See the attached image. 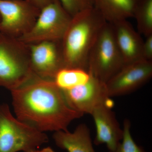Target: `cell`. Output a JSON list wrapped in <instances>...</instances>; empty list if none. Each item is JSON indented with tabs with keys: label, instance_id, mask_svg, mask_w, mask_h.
Returning a JSON list of instances; mask_svg holds the SVG:
<instances>
[{
	"label": "cell",
	"instance_id": "6da1fadb",
	"mask_svg": "<svg viewBox=\"0 0 152 152\" xmlns=\"http://www.w3.org/2000/svg\"><path fill=\"white\" fill-rule=\"evenodd\" d=\"M10 91L17 118L43 132L67 131L73 121L83 115L70 107L53 80L34 75Z\"/></svg>",
	"mask_w": 152,
	"mask_h": 152
},
{
	"label": "cell",
	"instance_id": "7a4b0ae2",
	"mask_svg": "<svg viewBox=\"0 0 152 152\" xmlns=\"http://www.w3.org/2000/svg\"><path fill=\"white\" fill-rule=\"evenodd\" d=\"M107 23L94 6L72 17L61 41L64 68H80L88 71L90 52Z\"/></svg>",
	"mask_w": 152,
	"mask_h": 152
},
{
	"label": "cell",
	"instance_id": "3957f363",
	"mask_svg": "<svg viewBox=\"0 0 152 152\" xmlns=\"http://www.w3.org/2000/svg\"><path fill=\"white\" fill-rule=\"evenodd\" d=\"M34 75L30 64L29 45L0 34V86L12 91Z\"/></svg>",
	"mask_w": 152,
	"mask_h": 152
},
{
	"label": "cell",
	"instance_id": "277c9868",
	"mask_svg": "<svg viewBox=\"0 0 152 152\" xmlns=\"http://www.w3.org/2000/svg\"><path fill=\"white\" fill-rule=\"evenodd\" d=\"M48 141L45 132L14 117L7 104L0 105V152H29Z\"/></svg>",
	"mask_w": 152,
	"mask_h": 152
},
{
	"label": "cell",
	"instance_id": "5b68a950",
	"mask_svg": "<svg viewBox=\"0 0 152 152\" xmlns=\"http://www.w3.org/2000/svg\"><path fill=\"white\" fill-rule=\"evenodd\" d=\"M124 65L116 42L112 25L107 23L90 52L88 72L106 83Z\"/></svg>",
	"mask_w": 152,
	"mask_h": 152
},
{
	"label": "cell",
	"instance_id": "8992f818",
	"mask_svg": "<svg viewBox=\"0 0 152 152\" xmlns=\"http://www.w3.org/2000/svg\"><path fill=\"white\" fill-rule=\"evenodd\" d=\"M72 18L56 0L41 9L32 27L19 39L28 45L46 41L61 42Z\"/></svg>",
	"mask_w": 152,
	"mask_h": 152
},
{
	"label": "cell",
	"instance_id": "52a82bcc",
	"mask_svg": "<svg viewBox=\"0 0 152 152\" xmlns=\"http://www.w3.org/2000/svg\"><path fill=\"white\" fill-rule=\"evenodd\" d=\"M40 11L27 0H0V34L20 39L32 27Z\"/></svg>",
	"mask_w": 152,
	"mask_h": 152
},
{
	"label": "cell",
	"instance_id": "ba28073f",
	"mask_svg": "<svg viewBox=\"0 0 152 152\" xmlns=\"http://www.w3.org/2000/svg\"><path fill=\"white\" fill-rule=\"evenodd\" d=\"M62 91L70 107L83 115H91L95 109L102 105L112 103L106 83L91 75L85 83Z\"/></svg>",
	"mask_w": 152,
	"mask_h": 152
},
{
	"label": "cell",
	"instance_id": "9c48e42d",
	"mask_svg": "<svg viewBox=\"0 0 152 152\" xmlns=\"http://www.w3.org/2000/svg\"><path fill=\"white\" fill-rule=\"evenodd\" d=\"M152 61L141 60L126 64L106 83L110 97L130 94L152 77Z\"/></svg>",
	"mask_w": 152,
	"mask_h": 152
},
{
	"label": "cell",
	"instance_id": "30bf717a",
	"mask_svg": "<svg viewBox=\"0 0 152 152\" xmlns=\"http://www.w3.org/2000/svg\"><path fill=\"white\" fill-rule=\"evenodd\" d=\"M31 68L35 75L53 80L64 67L61 42L46 41L29 45Z\"/></svg>",
	"mask_w": 152,
	"mask_h": 152
},
{
	"label": "cell",
	"instance_id": "8fae6325",
	"mask_svg": "<svg viewBox=\"0 0 152 152\" xmlns=\"http://www.w3.org/2000/svg\"><path fill=\"white\" fill-rule=\"evenodd\" d=\"M112 104L102 105L95 109L91 115L96 128L94 144L105 145L109 151H114L121 141L123 128L120 126L111 109Z\"/></svg>",
	"mask_w": 152,
	"mask_h": 152
},
{
	"label": "cell",
	"instance_id": "7c38bea8",
	"mask_svg": "<svg viewBox=\"0 0 152 152\" xmlns=\"http://www.w3.org/2000/svg\"><path fill=\"white\" fill-rule=\"evenodd\" d=\"M111 24L116 42L125 64L143 60L142 50L144 40L127 20Z\"/></svg>",
	"mask_w": 152,
	"mask_h": 152
},
{
	"label": "cell",
	"instance_id": "4fadbf2b",
	"mask_svg": "<svg viewBox=\"0 0 152 152\" xmlns=\"http://www.w3.org/2000/svg\"><path fill=\"white\" fill-rule=\"evenodd\" d=\"M53 139L57 146L68 152H96L90 129L86 125H79L73 132H55Z\"/></svg>",
	"mask_w": 152,
	"mask_h": 152
},
{
	"label": "cell",
	"instance_id": "5bb4252c",
	"mask_svg": "<svg viewBox=\"0 0 152 152\" xmlns=\"http://www.w3.org/2000/svg\"><path fill=\"white\" fill-rule=\"evenodd\" d=\"M139 0H95L94 6L106 21L113 24L134 17Z\"/></svg>",
	"mask_w": 152,
	"mask_h": 152
},
{
	"label": "cell",
	"instance_id": "9a60e30c",
	"mask_svg": "<svg viewBox=\"0 0 152 152\" xmlns=\"http://www.w3.org/2000/svg\"><path fill=\"white\" fill-rule=\"evenodd\" d=\"M90 75L88 71L80 68H63L54 77V83L62 91L73 88L88 80Z\"/></svg>",
	"mask_w": 152,
	"mask_h": 152
},
{
	"label": "cell",
	"instance_id": "2e32d148",
	"mask_svg": "<svg viewBox=\"0 0 152 152\" xmlns=\"http://www.w3.org/2000/svg\"><path fill=\"white\" fill-rule=\"evenodd\" d=\"M138 32L145 37L152 34V0H139L134 13Z\"/></svg>",
	"mask_w": 152,
	"mask_h": 152
},
{
	"label": "cell",
	"instance_id": "e0dca14e",
	"mask_svg": "<svg viewBox=\"0 0 152 152\" xmlns=\"http://www.w3.org/2000/svg\"><path fill=\"white\" fill-rule=\"evenodd\" d=\"M123 134L121 141L114 151L109 152H147L133 140L131 134V123L127 119L124 122Z\"/></svg>",
	"mask_w": 152,
	"mask_h": 152
},
{
	"label": "cell",
	"instance_id": "ac0fdd59",
	"mask_svg": "<svg viewBox=\"0 0 152 152\" xmlns=\"http://www.w3.org/2000/svg\"><path fill=\"white\" fill-rule=\"evenodd\" d=\"M66 11L72 17L79 12L93 7L88 0H58Z\"/></svg>",
	"mask_w": 152,
	"mask_h": 152
},
{
	"label": "cell",
	"instance_id": "d6986e66",
	"mask_svg": "<svg viewBox=\"0 0 152 152\" xmlns=\"http://www.w3.org/2000/svg\"><path fill=\"white\" fill-rule=\"evenodd\" d=\"M145 38L143 44L142 58L146 61H152V34Z\"/></svg>",
	"mask_w": 152,
	"mask_h": 152
},
{
	"label": "cell",
	"instance_id": "ffe728a7",
	"mask_svg": "<svg viewBox=\"0 0 152 152\" xmlns=\"http://www.w3.org/2000/svg\"><path fill=\"white\" fill-rule=\"evenodd\" d=\"M36 7L41 10L44 7L56 0H27Z\"/></svg>",
	"mask_w": 152,
	"mask_h": 152
},
{
	"label": "cell",
	"instance_id": "44dd1931",
	"mask_svg": "<svg viewBox=\"0 0 152 152\" xmlns=\"http://www.w3.org/2000/svg\"><path fill=\"white\" fill-rule=\"evenodd\" d=\"M29 152H56L50 147H48L47 148H44L41 150H34V151H31Z\"/></svg>",
	"mask_w": 152,
	"mask_h": 152
},
{
	"label": "cell",
	"instance_id": "7402d4cb",
	"mask_svg": "<svg viewBox=\"0 0 152 152\" xmlns=\"http://www.w3.org/2000/svg\"><path fill=\"white\" fill-rule=\"evenodd\" d=\"M93 5V6H94V2L95 1V0H88Z\"/></svg>",
	"mask_w": 152,
	"mask_h": 152
}]
</instances>
